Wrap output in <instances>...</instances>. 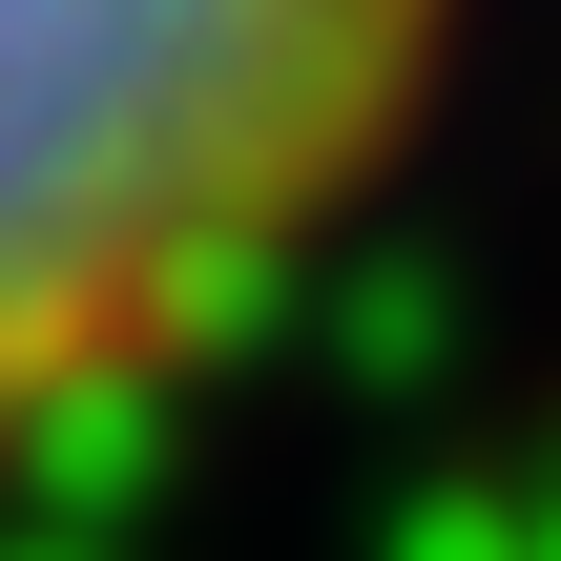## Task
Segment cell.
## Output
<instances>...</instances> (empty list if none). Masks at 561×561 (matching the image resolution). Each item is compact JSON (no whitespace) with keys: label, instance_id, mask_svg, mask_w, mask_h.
I'll return each instance as SVG.
<instances>
[{"label":"cell","instance_id":"1","mask_svg":"<svg viewBox=\"0 0 561 561\" xmlns=\"http://www.w3.org/2000/svg\"><path fill=\"white\" fill-rule=\"evenodd\" d=\"M458 0H0V458L208 375L416 146Z\"/></svg>","mask_w":561,"mask_h":561}]
</instances>
